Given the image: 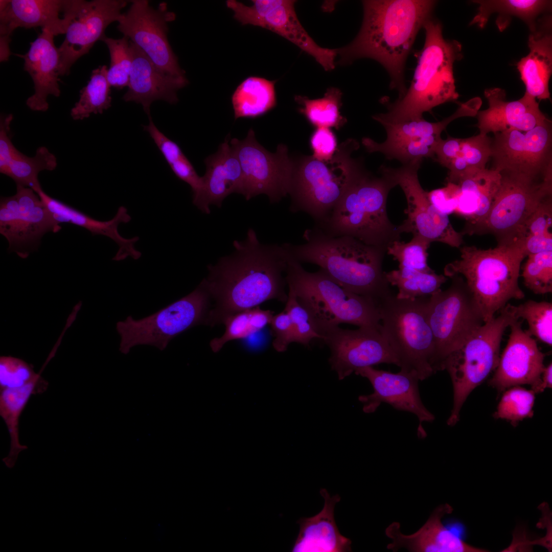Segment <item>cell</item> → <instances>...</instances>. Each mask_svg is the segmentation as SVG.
<instances>
[{"instance_id":"cell-30","label":"cell","mask_w":552,"mask_h":552,"mask_svg":"<svg viewBox=\"0 0 552 552\" xmlns=\"http://www.w3.org/2000/svg\"><path fill=\"white\" fill-rule=\"evenodd\" d=\"M50 212L52 218L59 224L69 223L86 229L92 235H103L114 241L119 246V250L112 258L113 260L122 261L128 257L134 260L139 259L142 254L134 247V243L139 240V237L130 239L123 237L118 232L120 223H127L131 219L127 209L124 206L119 208L113 218L107 221L95 219L85 213L55 199L40 188L35 192Z\"/></svg>"},{"instance_id":"cell-38","label":"cell","mask_w":552,"mask_h":552,"mask_svg":"<svg viewBox=\"0 0 552 552\" xmlns=\"http://www.w3.org/2000/svg\"><path fill=\"white\" fill-rule=\"evenodd\" d=\"M385 275L389 285L398 288L397 297L407 300L431 296L440 290L448 279L434 271L423 272L407 268L385 272Z\"/></svg>"},{"instance_id":"cell-4","label":"cell","mask_w":552,"mask_h":552,"mask_svg":"<svg viewBox=\"0 0 552 552\" xmlns=\"http://www.w3.org/2000/svg\"><path fill=\"white\" fill-rule=\"evenodd\" d=\"M424 46L416 54L417 64L405 95L387 104V111L373 116L383 126L423 119V114L444 103L455 101L453 64L463 58L462 46L445 39L442 24L432 16L424 23Z\"/></svg>"},{"instance_id":"cell-3","label":"cell","mask_w":552,"mask_h":552,"mask_svg":"<svg viewBox=\"0 0 552 552\" xmlns=\"http://www.w3.org/2000/svg\"><path fill=\"white\" fill-rule=\"evenodd\" d=\"M303 238V244H282L301 264L318 266L343 288L377 304L393 294L382 269L384 249L350 236L328 235L316 226L306 229Z\"/></svg>"},{"instance_id":"cell-11","label":"cell","mask_w":552,"mask_h":552,"mask_svg":"<svg viewBox=\"0 0 552 552\" xmlns=\"http://www.w3.org/2000/svg\"><path fill=\"white\" fill-rule=\"evenodd\" d=\"M492 205L473 234L491 233L497 245H511L523 236L525 225L538 205L552 196V173L531 176L501 171Z\"/></svg>"},{"instance_id":"cell-27","label":"cell","mask_w":552,"mask_h":552,"mask_svg":"<svg viewBox=\"0 0 552 552\" xmlns=\"http://www.w3.org/2000/svg\"><path fill=\"white\" fill-rule=\"evenodd\" d=\"M448 503L438 506L426 523L416 533L402 534L398 522L392 523L385 530V535L392 540L387 548L396 551L404 547L414 552H485V549L472 546L447 528L442 519L453 511Z\"/></svg>"},{"instance_id":"cell-50","label":"cell","mask_w":552,"mask_h":552,"mask_svg":"<svg viewBox=\"0 0 552 552\" xmlns=\"http://www.w3.org/2000/svg\"><path fill=\"white\" fill-rule=\"evenodd\" d=\"M289 315L294 332V342L308 346L314 338L321 336L315 331L308 313L299 303L294 294L288 290L284 310Z\"/></svg>"},{"instance_id":"cell-56","label":"cell","mask_w":552,"mask_h":552,"mask_svg":"<svg viewBox=\"0 0 552 552\" xmlns=\"http://www.w3.org/2000/svg\"><path fill=\"white\" fill-rule=\"evenodd\" d=\"M13 115L3 116L0 120V172L4 174L10 162L22 153L18 150L11 141L10 125Z\"/></svg>"},{"instance_id":"cell-29","label":"cell","mask_w":552,"mask_h":552,"mask_svg":"<svg viewBox=\"0 0 552 552\" xmlns=\"http://www.w3.org/2000/svg\"><path fill=\"white\" fill-rule=\"evenodd\" d=\"M229 140V134L217 151L204 160L206 171L201 177V189L192 201L203 213L210 214L212 205L221 208L224 199L231 194L241 193L242 170Z\"/></svg>"},{"instance_id":"cell-13","label":"cell","mask_w":552,"mask_h":552,"mask_svg":"<svg viewBox=\"0 0 552 552\" xmlns=\"http://www.w3.org/2000/svg\"><path fill=\"white\" fill-rule=\"evenodd\" d=\"M452 278L450 287L439 290L427 300V316L434 342L432 367L443 370L446 358L458 348L484 323L462 277Z\"/></svg>"},{"instance_id":"cell-43","label":"cell","mask_w":552,"mask_h":552,"mask_svg":"<svg viewBox=\"0 0 552 552\" xmlns=\"http://www.w3.org/2000/svg\"><path fill=\"white\" fill-rule=\"evenodd\" d=\"M57 166V158L49 149L41 146L35 155L29 157L24 154L13 159L4 175L12 178L16 186L31 188L35 192L41 188L38 174L42 171H53Z\"/></svg>"},{"instance_id":"cell-37","label":"cell","mask_w":552,"mask_h":552,"mask_svg":"<svg viewBox=\"0 0 552 552\" xmlns=\"http://www.w3.org/2000/svg\"><path fill=\"white\" fill-rule=\"evenodd\" d=\"M441 136L386 139L379 143L370 137H363L362 143L370 153L378 152L388 159H396L405 165L423 158H434V150Z\"/></svg>"},{"instance_id":"cell-34","label":"cell","mask_w":552,"mask_h":552,"mask_svg":"<svg viewBox=\"0 0 552 552\" xmlns=\"http://www.w3.org/2000/svg\"><path fill=\"white\" fill-rule=\"evenodd\" d=\"M49 357L39 373L26 384L18 387L0 390V416L6 425L10 439L9 453L2 459L8 468H13L19 453L28 449L27 446L20 443L19 419L31 396L42 394L48 388V382L41 374L53 355Z\"/></svg>"},{"instance_id":"cell-22","label":"cell","mask_w":552,"mask_h":552,"mask_svg":"<svg viewBox=\"0 0 552 552\" xmlns=\"http://www.w3.org/2000/svg\"><path fill=\"white\" fill-rule=\"evenodd\" d=\"M355 373L366 378L373 388L372 393L358 397L363 404L364 412L373 413L381 403L388 404L397 410L415 415L419 420L418 434L422 436L426 435L423 423L433 422L435 416L421 400L419 388L420 380L415 374L402 370L393 373L377 370L373 366L358 370Z\"/></svg>"},{"instance_id":"cell-53","label":"cell","mask_w":552,"mask_h":552,"mask_svg":"<svg viewBox=\"0 0 552 552\" xmlns=\"http://www.w3.org/2000/svg\"><path fill=\"white\" fill-rule=\"evenodd\" d=\"M269 324L274 349L279 352L285 351L290 343L294 342V332L289 314L284 310L273 315Z\"/></svg>"},{"instance_id":"cell-40","label":"cell","mask_w":552,"mask_h":552,"mask_svg":"<svg viewBox=\"0 0 552 552\" xmlns=\"http://www.w3.org/2000/svg\"><path fill=\"white\" fill-rule=\"evenodd\" d=\"M107 71L104 65L92 71L89 81L80 91L78 101L71 109L73 120H82L91 114L102 113L111 106V86L107 80Z\"/></svg>"},{"instance_id":"cell-14","label":"cell","mask_w":552,"mask_h":552,"mask_svg":"<svg viewBox=\"0 0 552 552\" xmlns=\"http://www.w3.org/2000/svg\"><path fill=\"white\" fill-rule=\"evenodd\" d=\"M240 162L242 173L241 194L246 200L260 194L277 203L289 194L294 164L287 147L280 144L275 153L269 152L257 141L250 128L246 137L229 140Z\"/></svg>"},{"instance_id":"cell-24","label":"cell","mask_w":552,"mask_h":552,"mask_svg":"<svg viewBox=\"0 0 552 552\" xmlns=\"http://www.w3.org/2000/svg\"><path fill=\"white\" fill-rule=\"evenodd\" d=\"M66 0H1V55H10V36L18 28L41 27L53 34H65L70 16Z\"/></svg>"},{"instance_id":"cell-52","label":"cell","mask_w":552,"mask_h":552,"mask_svg":"<svg viewBox=\"0 0 552 552\" xmlns=\"http://www.w3.org/2000/svg\"><path fill=\"white\" fill-rule=\"evenodd\" d=\"M551 225L552 196L543 201L534 212L525 225L520 239L529 235L552 236L550 231Z\"/></svg>"},{"instance_id":"cell-31","label":"cell","mask_w":552,"mask_h":552,"mask_svg":"<svg viewBox=\"0 0 552 552\" xmlns=\"http://www.w3.org/2000/svg\"><path fill=\"white\" fill-rule=\"evenodd\" d=\"M530 52L517 64L525 93L536 99L550 98L549 81L552 72L551 17H542L528 39Z\"/></svg>"},{"instance_id":"cell-7","label":"cell","mask_w":552,"mask_h":552,"mask_svg":"<svg viewBox=\"0 0 552 552\" xmlns=\"http://www.w3.org/2000/svg\"><path fill=\"white\" fill-rule=\"evenodd\" d=\"M395 187L385 176L375 177L363 170L328 220L316 226L328 235L350 236L386 251L392 243L400 240L398 225L390 222L386 209L388 193Z\"/></svg>"},{"instance_id":"cell-47","label":"cell","mask_w":552,"mask_h":552,"mask_svg":"<svg viewBox=\"0 0 552 552\" xmlns=\"http://www.w3.org/2000/svg\"><path fill=\"white\" fill-rule=\"evenodd\" d=\"M101 41L107 45L110 54L107 78L110 86L117 89L127 87L132 64L129 39L124 36L119 39L105 36Z\"/></svg>"},{"instance_id":"cell-19","label":"cell","mask_w":552,"mask_h":552,"mask_svg":"<svg viewBox=\"0 0 552 552\" xmlns=\"http://www.w3.org/2000/svg\"><path fill=\"white\" fill-rule=\"evenodd\" d=\"M551 127L547 119L527 131L510 129L494 133L491 169L531 176L552 172Z\"/></svg>"},{"instance_id":"cell-20","label":"cell","mask_w":552,"mask_h":552,"mask_svg":"<svg viewBox=\"0 0 552 552\" xmlns=\"http://www.w3.org/2000/svg\"><path fill=\"white\" fill-rule=\"evenodd\" d=\"M125 0H67L70 19L65 37L58 48L59 76L68 75L71 67L87 54L95 43L105 36V31L117 21L128 4Z\"/></svg>"},{"instance_id":"cell-35","label":"cell","mask_w":552,"mask_h":552,"mask_svg":"<svg viewBox=\"0 0 552 552\" xmlns=\"http://www.w3.org/2000/svg\"><path fill=\"white\" fill-rule=\"evenodd\" d=\"M478 5V11L469 25H476L484 28L490 16L498 14L496 24L500 31L509 26L512 16L517 17L528 26L530 32L534 31L542 14L550 11L551 1L541 0H484L472 1Z\"/></svg>"},{"instance_id":"cell-39","label":"cell","mask_w":552,"mask_h":552,"mask_svg":"<svg viewBox=\"0 0 552 552\" xmlns=\"http://www.w3.org/2000/svg\"><path fill=\"white\" fill-rule=\"evenodd\" d=\"M342 93L336 87L327 89L323 97L310 99L295 96V101L300 105L298 110L307 120L317 128L334 127L338 129L347 120L340 114Z\"/></svg>"},{"instance_id":"cell-15","label":"cell","mask_w":552,"mask_h":552,"mask_svg":"<svg viewBox=\"0 0 552 552\" xmlns=\"http://www.w3.org/2000/svg\"><path fill=\"white\" fill-rule=\"evenodd\" d=\"M422 162L415 160L398 168L384 166L380 168L381 175L395 186H399L406 199L407 207L404 213L407 217L398 225V231L401 234L411 233L430 243L439 242L459 248L464 242V235L454 228L448 215L434 208L428 199V192L419 182L418 172Z\"/></svg>"},{"instance_id":"cell-1","label":"cell","mask_w":552,"mask_h":552,"mask_svg":"<svg viewBox=\"0 0 552 552\" xmlns=\"http://www.w3.org/2000/svg\"><path fill=\"white\" fill-rule=\"evenodd\" d=\"M233 247L232 253L208 266V276L202 280L213 302L205 323L211 327L267 301L287 300V255L282 244H263L249 228Z\"/></svg>"},{"instance_id":"cell-60","label":"cell","mask_w":552,"mask_h":552,"mask_svg":"<svg viewBox=\"0 0 552 552\" xmlns=\"http://www.w3.org/2000/svg\"><path fill=\"white\" fill-rule=\"evenodd\" d=\"M463 139L449 136L441 139L434 150V158L443 167L448 168L452 160L457 156Z\"/></svg>"},{"instance_id":"cell-28","label":"cell","mask_w":552,"mask_h":552,"mask_svg":"<svg viewBox=\"0 0 552 552\" xmlns=\"http://www.w3.org/2000/svg\"><path fill=\"white\" fill-rule=\"evenodd\" d=\"M54 35L42 29L37 38L30 43L29 51L17 55L24 60V69L29 73L34 85V93L26 101L32 110L46 111L49 106L48 97H59L58 83L60 55L54 42Z\"/></svg>"},{"instance_id":"cell-32","label":"cell","mask_w":552,"mask_h":552,"mask_svg":"<svg viewBox=\"0 0 552 552\" xmlns=\"http://www.w3.org/2000/svg\"><path fill=\"white\" fill-rule=\"evenodd\" d=\"M320 494L325 500L324 508L313 517L299 519L300 532L291 551H351V541L340 534L334 517L335 506L340 497L331 496L325 489H321Z\"/></svg>"},{"instance_id":"cell-6","label":"cell","mask_w":552,"mask_h":552,"mask_svg":"<svg viewBox=\"0 0 552 552\" xmlns=\"http://www.w3.org/2000/svg\"><path fill=\"white\" fill-rule=\"evenodd\" d=\"M459 249L460 258L446 265L444 275L463 278L484 323L492 319L510 300L524 297L518 278L525 257L515 247L497 245L482 249L464 246Z\"/></svg>"},{"instance_id":"cell-54","label":"cell","mask_w":552,"mask_h":552,"mask_svg":"<svg viewBox=\"0 0 552 552\" xmlns=\"http://www.w3.org/2000/svg\"><path fill=\"white\" fill-rule=\"evenodd\" d=\"M460 192L457 184L447 182L446 187L428 192V197L438 211L448 215L454 213Z\"/></svg>"},{"instance_id":"cell-58","label":"cell","mask_w":552,"mask_h":552,"mask_svg":"<svg viewBox=\"0 0 552 552\" xmlns=\"http://www.w3.org/2000/svg\"><path fill=\"white\" fill-rule=\"evenodd\" d=\"M169 166L178 178L190 186L193 193V198L196 197L201 189L202 178L197 174L188 158L186 156Z\"/></svg>"},{"instance_id":"cell-55","label":"cell","mask_w":552,"mask_h":552,"mask_svg":"<svg viewBox=\"0 0 552 552\" xmlns=\"http://www.w3.org/2000/svg\"><path fill=\"white\" fill-rule=\"evenodd\" d=\"M313 157L320 160H328L335 154L338 147L333 132L329 128L320 127L313 133L310 139Z\"/></svg>"},{"instance_id":"cell-61","label":"cell","mask_w":552,"mask_h":552,"mask_svg":"<svg viewBox=\"0 0 552 552\" xmlns=\"http://www.w3.org/2000/svg\"><path fill=\"white\" fill-rule=\"evenodd\" d=\"M552 387V364L549 363L547 366H545L542 373L540 381L535 386L531 389L535 394L543 392L546 388Z\"/></svg>"},{"instance_id":"cell-46","label":"cell","mask_w":552,"mask_h":552,"mask_svg":"<svg viewBox=\"0 0 552 552\" xmlns=\"http://www.w3.org/2000/svg\"><path fill=\"white\" fill-rule=\"evenodd\" d=\"M514 307L517 318L526 320L528 325L526 331L528 334L551 346V303L528 300Z\"/></svg>"},{"instance_id":"cell-17","label":"cell","mask_w":552,"mask_h":552,"mask_svg":"<svg viewBox=\"0 0 552 552\" xmlns=\"http://www.w3.org/2000/svg\"><path fill=\"white\" fill-rule=\"evenodd\" d=\"M61 228L31 188L16 186L14 195L1 197L0 234L7 239L9 252L27 258L38 249L45 234Z\"/></svg>"},{"instance_id":"cell-21","label":"cell","mask_w":552,"mask_h":552,"mask_svg":"<svg viewBox=\"0 0 552 552\" xmlns=\"http://www.w3.org/2000/svg\"><path fill=\"white\" fill-rule=\"evenodd\" d=\"M322 339L330 350L329 361L339 380L367 366L381 363L397 365V359L379 328L349 330L339 327L324 335Z\"/></svg>"},{"instance_id":"cell-23","label":"cell","mask_w":552,"mask_h":552,"mask_svg":"<svg viewBox=\"0 0 552 552\" xmlns=\"http://www.w3.org/2000/svg\"><path fill=\"white\" fill-rule=\"evenodd\" d=\"M522 322L515 319L510 325L511 333L507 344L499 356L497 366L489 383L499 392L515 386L537 385L545 367V354Z\"/></svg>"},{"instance_id":"cell-33","label":"cell","mask_w":552,"mask_h":552,"mask_svg":"<svg viewBox=\"0 0 552 552\" xmlns=\"http://www.w3.org/2000/svg\"><path fill=\"white\" fill-rule=\"evenodd\" d=\"M501 175L493 169H478L466 173L458 181L460 189L454 213L466 219L462 233L471 235L488 214L498 189Z\"/></svg>"},{"instance_id":"cell-48","label":"cell","mask_w":552,"mask_h":552,"mask_svg":"<svg viewBox=\"0 0 552 552\" xmlns=\"http://www.w3.org/2000/svg\"><path fill=\"white\" fill-rule=\"evenodd\" d=\"M430 243L419 236H413L408 242L395 241L387 248L386 252L399 262V268H407L423 272L434 271L427 263Z\"/></svg>"},{"instance_id":"cell-36","label":"cell","mask_w":552,"mask_h":552,"mask_svg":"<svg viewBox=\"0 0 552 552\" xmlns=\"http://www.w3.org/2000/svg\"><path fill=\"white\" fill-rule=\"evenodd\" d=\"M275 82L257 76L244 79L231 97L235 119H255L273 109L277 105Z\"/></svg>"},{"instance_id":"cell-41","label":"cell","mask_w":552,"mask_h":552,"mask_svg":"<svg viewBox=\"0 0 552 552\" xmlns=\"http://www.w3.org/2000/svg\"><path fill=\"white\" fill-rule=\"evenodd\" d=\"M273 315V311L259 306L229 315L222 323L225 327L223 334L211 340L212 350L217 352L229 341L243 339L261 331L270 324Z\"/></svg>"},{"instance_id":"cell-49","label":"cell","mask_w":552,"mask_h":552,"mask_svg":"<svg viewBox=\"0 0 552 552\" xmlns=\"http://www.w3.org/2000/svg\"><path fill=\"white\" fill-rule=\"evenodd\" d=\"M525 286L536 294L552 292V251L530 255L523 267Z\"/></svg>"},{"instance_id":"cell-2","label":"cell","mask_w":552,"mask_h":552,"mask_svg":"<svg viewBox=\"0 0 552 552\" xmlns=\"http://www.w3.org/2000/svg\"><path fill=\"white\" fill-rule=\"evenodd\" d=\"M363 18L359 33L346 46L336 49L337 63H352L368 58L381 64L388 72L391 89L399 98L407 88L406 61L418 33L432 14L436 2L426 0H368L362 1Z\"/></svg>"},{"instance_id":"cell-12","label":"cell","mask_w":552,"mask_h":552,"mask_svg":"<svg viewBox=\"0 0 552 552\" xmlns=\"http://www.w3.org/2000/svg\"><path fill=\"white\" fill-rule=\"evenodd\" d=\"M211 297L203 281L188 295L156 313L140 319L128 316L117 323L119 350L124 354L139 345L154 346L160 351L175 337L205 323L211 309Z\"/></svg>"},{"instance_id":"cell-44","label":"cell","mask_w":552,"mask_h":552,"mask_svg":"<svg viewBox=\"0 0 552 552\" xmlns=\"http://www.w3.org/2000/svg\"><path fill=\"white\" fill-rule=\"evenodd\" d=\"M472 108L465 102L460 104L453 114L439 122H429L422 119L383 126L387 133L386 139H389L441 136L442 132L452 121L459 118L472 117Z\"/></svg>"},{"instance_id":"cell-5","label":"cell","mask_w":552,"mask_h":552,"mask_svg":"<svg viewBox=\"0 0 552 552\" xmlns=\"http://www.w3.org/2000/svg\"><path fill=\"white\" fill-rule=\"evenodd\" d=\"M286 252L288 290L307 311L321 339L341 324L380 329V315L374 301L346 289L321 269L315 272L306 271Z\"/></svg>"},{"instance_id":"cell-51","label":"cell","mask_w":552,"mask_h":552,"mask_svg":"<svg viewBox=\"0 0 552 552\" xmlns=\"http://www.w3.org/2000/svg\"><path fill=\"white\" fill-rule=\"evenodd\" d=\"M33 366L12 356L0 357V389L18 387L36 375Z\"/></svg>"},{"instance_id":"cell-45","label":"cell","mask_w":552,"mask_h":552,"mask_svg":"<svg viewBox=\"0 0 552 552\" xmlns=\"http://www.w3.org/2000/svg\"><path fill=\"white\" fill-rule=\"evenodd\" d=\"M535 393L520 386L510 387L504 392L493 416L496 419L505 420L513 425L523 420L532 418Z\"/></svg>"},{"instance_id":"cell-8","label":"cell","mask_w":552,"mask_h":552,"mask_svg":"<svg viewBox=\"0 0 552 552\" xmlns=\"http://www.w3.org/2000/svg\"><path fill=\"white\" fill-rule=\"evenodd\" d=\"M358 142L349 139L328 160L306 156L294 164L289 194L292 213L303 212L320 226L331 216L351 184L363 170L351 157Z\"/></svg>"},{"instance_id":"cell-18","label":"cell","mask_w":552,"mask_h":552,"mask_svg":"<svg viewBox=\"0 0 552 552\" xmlns=\"http://www.w3.org/2000/svg\"><path fill=\"white\" fill-rule=\"evenodd\" d=\"M246 6L236 0H227L226 6L234 18L242 25H250L268 29L293 43L312 56L326 71L335 68L336 49L319 46L300 21L295 12V1L253 0Z\"/></svg>"},{"instance_id":"cell-9","label":"cell","mask_w":552,"mask_h":552,"mask_svg":"<svg viewBox=\"0 0 552 552\" xmlns=\"http://www.w3.org/2000/svg\"><path fill=\"white\" fill-rule=\"evenodd\" d=\"M425 298L400 299L392 294L378 304L380 331L397 359V366L415 374L420 381L434 374L433 338Z\"/></svg>"},{"instance_id":"cell-16","label":"cell","mask_w":552,"mask_h":552,"mask_svg":"<svg viewBox=\"0 0 552 552\" xmlns=\"http://www.w3.org/2000/svg\"><path fill=\"white\" fill-rule=\"evenodd\" d=\"M130 4L117 21L118 30L158 68L171 75L186 77L168 38V23L175 20V14L168 10L164 2L156 8L147 0H133Z\"/></svg>"},{"instance_id":"cell-26","label":"cell","mask_w":552,"mask_h":552,"mask_svg":"<svg viewBox=\"0 0 552 552\" xmlns=\"http://www.w3.org/2000/svg\"><path fill=\"white\" fill-rule=\"evenodd\" d=\"M484 95L488 108L478 111L476 116V126L481 135L510 129L527 131L548 119L540 110L536 99L525 93L512 101H507L505 90L498 87L487 88Z\"/></svg>"},{"instance_id":"cell-57","label":"cell","mask_w":552,"mask_h":552,"mask_svg":"<svg viewBox=\"0 0 552 552\" xmlns=\"http://www.w3.org/2000/svg\"><path fill=\"white\" fill-rule=\"evenodd\" d=\"M149 120L148 124L144 126V129L148 132L168 164L170 165L186 157L179 145L157 128L150 115Z\"/></svg>"},{"instance_id":"cell-25","label":"cell","mask_w":552,"mask_h":552,"mask_svg":"<svg viewBox=\"0 0 552 552\" xmlns=\"http://www.w3.org/2000/svg\"><path fill=\"white\" fill-rule=\"evenodd\" d=\"M132 64L128 89L123 96L125 102L140 104L150 115V106L157 100L171 104L178 101L177 91L189 83L186 77L171 75L158 68L131 41Z\"/></svg>"},{"instance_id":"cell-10","label":"cell","mask_w":552,"mask_h":552,"mask_svg":"<svg viewBox=\"0 0 552 552\" xmlns=\"http://www.w3.org/2000/svg\"><path fill=\"white\" fill-rule=\"evenodd\" d=\"M515 319H519L514 306L508 303L499 315L484 323L445 359L443 370L449 374L453 393V407L447 421L448 426H453L459 421L462 407L469 395L496 369L503 333Z\"/></svg>"},{"instance_id":"cell-42","label":"cell","mask_w":552,"mask_h":552,"mask_svg":"<svg viewBox=\"0 0 552 552\" xmlns=\"http://www.w3.org/2000/svg\"><path fill=\"white\" fill-rule=\"evenodd\" d=\"M491 142L488 135L480 134L463 139L457 156L448 168L447 182L456 184L467 172L486 168L491 156Z\"/></svg>"},{"instance_id":"cell-59","label":"cell","mask_w":552,"mask_h":552,"mask_svg":"<svg viewBox=\"0 0 552 552\" xmlns=\"http://www.w3.org/2000/svg\"><path fill=\"white\" fill-rule=\"evenodd\" d=\"M525 257L530 255L552 251V236L529 235L510 245Z\"/></svg>"}]
</instances>
